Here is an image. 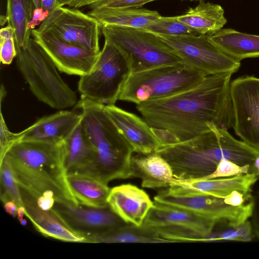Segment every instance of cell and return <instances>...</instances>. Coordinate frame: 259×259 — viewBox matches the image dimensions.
I'll return each mask as SVG.
<instances>
[{"label": "cell", "mask_w": 259, "mask_h": 259, "mask_svg": "<svg viewBox=\"0 0 259 259\" xmlns=\"http://www.w3.org/2000/svg\"><path fill=\"white\" fill-rule=\"evenodd\" d=\"M258 180L254 174L213 179L177 180L178 184L215 197L225 198L234 191H239L246 196L252 195L251 187Z\"/></svg>", "instance_id": "21"}, {"label": "cell", "mask_w": 259, "mask_h": 259, "mask_svg": "<svg viewBox=\"0 0 259 259\" xmlns=\"http://www.w3.org/2000/svg\"><path fill=\"white\" fill-rule=\"evenodd\" d=\"M155 153L168 162L175 177L180 180L205 178L224 159L251 167L259 156L258 151L235 139L228 130L217 127L189 140L160 147Z\"/></svg>", "instance_id": "2"}, {"label": "cell", "mask_w": 259, "mask_h": 259, "mask_svg": "<svg viewBox=\"0 0 259 259\" xmlns=\"http://www.w3.org/2000/svg\"><path fill=\"white\" fill-rule=\"evenodd\" d=\"M1 199L3 203L14 201L18 207L23 206L20 187L15 179L11 163L5 156L0 162Z\"/></svg>", "instance_id": "29"}, {"label": "cell", "mask_w": 259, "mask_h": 259, "mask_svg": "<svg viewBox=\"0 0 259 259\" xmlns=\"http://www.w3.org/2000/svg\"><path fill=\"white\" fill-rule=\"evenodd\" d=\"M178 20L199 34L209 35L222 29L227 21L224 9L219 5L200 1L184 14L177 16Z\"/></svg>", "instance_id": "25"}, {"label": "cell", "mask_w": 259, "mask_h": 259, "mask_svg": "<svg viewBox=\"0 0 259 259\" xmlns=\"http://www.w3.org/2000/svg\"><path fill=\"white\" fill-rule=\"evenodd\" d=\"M101 28L99 21L88 14L78 9L59 6L36 30L49 32L64 42L100 52Z\"/></svg>", "instance_id": "11"}, {"label": "cell", "mask_w": 259, "mask_h": 259, "mask_svg": "<svg viewBox=\"0 0 259 259\" xmlns=\"http://www.w3.org/2000/svg\"><path fill=\"white\" fill-rule=\"evenodd\" d=\"M31 36L58 70L70 75L81 76L89 73L100 52L64 42L49 32H40L36 29L31 31Z\"/></svg>", "instance_id": "14"}, {"label": "cell", "mask_w": 259, "mask_h": 259, "mask_svg": "<svg viewBox=\"0 0 259 259\" xmlns=\"http://www.w3.org/2000/svg\"><path fill=\"white\" fill-rule=\"evenodd\" d=\"M131 73L121 52L105 39L103 49L91 71L80 76L78 90L81 99L104 105H115Z\"/></svg>", "instance_id": "9"}, {"label": "cell", "mask_w": 259, "mask_h": 259, "mask_svg": "<svg viewBox=\"0 0 259 259\" xmlns=\"http://www.w3.org/2000/svg\"><path fill=\"white\" fill-rule=\"evenodd\" d=\"M56 201L54 197L42 195L36 199L38 206L43 210H51Z\"/></svg>", "instance_id": "40"}, {"label": "cell", "mask_w": 259, "mask_h": 259, "mask_svg": "<svg viewBox=\"0 0 259 259\" xmlns=\"http://www.w3.org/2000/svg\"><path fill=\"white\" fill-rule=\"evenodd\" d=\"M6 22H7V19L6 16H1V25H3Z\"/></svg>", "instance_id": "45"}, {"label": "cell", "mask_w": 259, "mask_h": 259, "mask_svg": "<svg viewBox=\"0 0 259 259\" xmlns=\"http://www.w3.org/2000/svg\"><path fill=\"white\" fill-rule=\"evenodd\" d=\"M156 34L195 35L197 32L178 20L177 16H160L158 20L145 29Z\"/></svg>", "instance_id": "31"}, {"label": "cell", "mask_w": 259, "mask_h": 259, "mask_svg": "<svg viewBox=\"0 0 259 259\" xmlns=\"http://www.w3.org/2000/svg\"><path fill=\"white\" fill-rule=\"evenodd\" d=\"M156 0H112L105 7L107 8H140L151 2ZM204 1L205 0H191V1ZM104 8V7H103Z\"/></svg>", "instance_id": "36"}, {"label": "cell", "mask_w": 259, "mask_h": 259, "mask_svg": "<svg viewBox=\"0 0 259 259\" xmlns=\"http://www.w3.org/2000/svg\"><path fill=\"white\" fill-rule=\"evenodd\" d=\"M64 143L67 174H86L95 159V150L82 121Z\"/></svg>", "instance_id": "23"}, {"label": "cell", "mask_w": 259, "mask_h": 259, "mask_svg": "<svg viewBox=\"0 0 259 259\" xmlns=\"http://www.w3.org/2000/svg\"><path fill=\"white\" fill-rule=\"evenodd\" d=\"M253 208L251 218V224L253 234L259 238V191L252 194Z\"/></svg>", "instance_id": "37"}, {"label": "cell", "mask_w": 259, "mask_h": 259, "mask_svg": "<svg viewBox=\"0 0 259 259\" xmlns=\"http://www.w3.org/2000/svg\"><path fill=\"white\" fill-rule=\"evenodd\" d=\"M63 142L20 140L6 156L19 187L37 199L47 191L56 202L78 205L67 181Z\"/></svg>", "instance_id": "3"}, {"label": "cell", "mask_w": 259, "mask_h": 259, "mask_svg": "<svg viewBox=\"0 0 259 259\" xmlns=\"http://www.w3.org/2000/svg\"><path fill=\"white\" fill-rule=\"evenodd\" d=\"M139 154L132 157L131 177L140 179L143 187L167 188L177 182L171 166L160 155Z\"/></svg>", "instance_id": "20"}, {"label": "cell", "mask_w": 259, "mask_h": 259, "mask_svg": "<svg viewBox=\"0 0 259 259\" xmlns=\"http://www.w3.org/2000/svg\"><path fill=\"white\" fill-rule=\"evenodd\" d=\"M152 229L126 223L98 236L85 238V243H170Z\"/></svg>", "instance_id": "27"}, {"label": "cell", "mask_w": 259, "mask_h": 259, "mask_svg": "<svg viewBox=\"0 0 259 259\" xmlns=\"http://www.w3.org/2000/svg\"><path fill=\"white\" fill-rule=\"evenodd\" d=\"M52 210L73 232L85 238L102 235L125 223L109 207L55 202Z\"/></svg>", "instance_id": "13"}, {"label": "cell", "mask_w": 259, "mask_h": 259, "mask_svg": "<svg viewBox=\"0 0 259 259\" xmlns=\"http://www.w3.org/2000/svg\"><path fill=\"white\" fill-rule=\"evenodd\" d=\"M250 167L249 165L242 166L228 159H224L219 162L212 174L202 179L225 178L248 174Z\"/></svg>", "instance_id": "33"}, {"label": "cell", "mask_w": 259, "mask_h": 259, "mask_svg": "<svg viewBox=\"0 0 259 259\" xmlns=\"http://www.w3.org/2000/svg\"><path fill=\"white\" fill-rule=\"evenodd\" d=\"M82 117L81 112L68 110L44 116L21 131V140L63 142L80 122Z\"/></svg>", "instance_id": "18"}, {"label": "cell", "mask_w": 259, "mask_h": 259, "mask_svg": "<svg viewBox=\"0 0 259 259\" xmlns=\"http://www.w3.org/2000/svg\"><path fill=\"white\" fill-rule=\"evenodd\" d=\"M216 225L214 221L187 210L154 201L142 226L191 232L199 235L204 242Z\"/></svg>", "instance_id": "15"}, {"label": "cell", "mask_w": 259, "mask_h": 259, "mask_svg": "<svg viewBox=\"0 0 259 259\" xmlns=\"http://www.w3.org/2000/svg\"><path fill=\"white\" fill-rule=\"evenodd\" d=\"M156 35L174 51L183 64L206 76L227 73L233 74L240 67V62L223 53L207 35Z\"/></svg>", "instance_id": "10"}, {"label": "cell", "mask_w": 259, "mask_h": 259, "mask_svg": "<svg viewBox=\"0 0 259 259\" xmlns=\"http://www.w3.org/2000/svg\"><path fill=\"white\" fill-rule=\"evenodd\" d=\"M60 4H61L62 2L65 1L66 0H58Z\"/></svg>", "instance_id": "47"}, {"label": "cell", "mask_w": 259, "mask_h": 259, "mask_svg": "<svg viewBox=\"0 0 259 259\" xmlns=\"http://www.w3.org/2000/svg\"><path fill=\"white\" fill-rule=\"evenodd\" d=\"M17 51L18 68L39 101L56 109L77 104L75 92L63 80L56 65L32 38L26 48Z\"/></svg>", "instance_id": "5"}, {"label": "cell", "mask_w": 259, "mask_h": 259, "mask_svg": "<svg viewBox=\"0 0 259 259\" xmlns=\"http://www.w3.org/2000/svg\"><path fill=\"white\" fill-rule=\"evenodd\" d=\"M105 39L125 57L131 72L182 63L174 51L158 35L132 27L101 25Z\"/></svg>", "instance_id": "7"}, {"label": "cell", "mask_w": 259, "mask_h": 259, "mask_svg": "<svg viewBox=\"0 0 259 259\" xmlns=\"http://www.w3.org/2000/svg\"><path fill=\"white\" fill-rule=\"evenodd\" d=\"M82 123L95 150V157L86 174L108 184L131 177L134 151L104 109V105L81 99L76 105Z\"/></svg>", "instance_id": "4"}, {"label": "cell", "mask_w": 259, "mask_h": 259, "mask_svg": "<svg viewBox=\"0 0 259 259\" xmlns=\"http://www.w3.org/2000/svg\"><path fill=\"white\" fill-rule=\"evenodd\" d=\"M206 76L183 63L131 72L122 86L118 100L137 105L166 97L196 85Z\"/></svg>", "instance_id": "6"}, {"label": "cell", "mask_w": 259, "mask_h": 259, "mask_svg": "<svg viewBox=\"0 0 259 259\" xmlns=\"http://www.w3.org/2000/svg\"><path fill=\"white\" fill-rule=\"evenodd\" d=\"M104 109L134 152L148 154L159 148L160 144L151 127L143 118L115 105H104Z\"/></svg>", "instance_id": "16"}, {"label": "cell", "mask_w": 259, "mask_h": 259, "mask_svg": "<svg viewBox=\"0 0 259 259\" xmlns=\"http://www.w3.org/2000/svg\"><path fill=\"white\" fill-rule=\"evenodd\" d=\"M235 134L259 151V78L238 77L230 84Z\"/></svg>", "instance_id": "12"}, {"label": "cell", "mask_w": 259, "mask_h": 259, "mask_svg": "<svg viewBox=\"0 0 259 259\" xmlns=\"http://www.w3.org/2000/svg\"><path fill=\"white\" fill-rule=\"evenodd\" d=\"M8 24L15 30L16 49L25 48L30 39L31 31L27 28L35 7L32 0H6Z\"/></svg>", "instance_id": "28"}, {"label": "cell", "mask_w": 259, "mask_h": 259, "mask_svg": "<svg viewBox=\"0 0 259 259\" xmlns=\"http://www.w3.org/2000/svg\"><path fill=\"white\" fill-rule=\"evenodd\" d=\"M252 196V194L248 196L239 191H234L224 198V201L227 204L232 206H240L251 200Z\"/></svg>", "instance_id": "38"}, {"label": "cell", "mask_w": 259, "mask_h": 259, "mask_svg": "<svg viewBox=\"0 0 259 259\" xmlns=\"http://www.w3.org/2000/svg\"><path fill=\"white\" fill-rule=\"evenodd\" d=\"M109 207L125 223L142 226L154 202L143 190L130 184L111 189L107 199Z\"/></svg>", "instance_id": "17"}, {"label": "cell", "mask_w": 259, "mask_h": 259, "mask_svg": "<svg viewBox=\"0 0 259 259\" xmlns=\"http://www.w3.org/2000/svg\"><path fill=\"white\" fill-rule=\"evenodd\" d=\"M35 8H40L41 7V0H32Z\"/></svg>", "instance_id": "44"}, {"label": "cell", "mask_w": 259, "mask_h": 259, "mask_svg": "<svg viewBox=\"0 0 259 259\" xmlns=\"http://www.w3.org/2000/svg\"><path fill=\"white\" fill-rule=\"evenodd\" d=\"M112 0H66L59 6H67L69 8L78 9L88 6L91 10L99 9L106 6Z\"/></svg>", "instance_id": "35"}, {"label": "cell", "mask_w": 259, "mask_h": 259, "mask_svg": "<svg viewBox=\"0 0 259 259\" xmlns=\"http://www.w3.org/2000/svg\"><path fill=\"white\" fill-rule=\"evenodd\" d=\"M88 14L101 25H114L145 29L161 15L156 11L140 8H107L91 10Z\"/></svg>", "instance_id": "22"}, {"label": "cell", "mask_w": 259, "mask_h": 259, "mask_svg": "<svg viewBox=\"0 0 259 259\" xmlns=\"http://www.w3.org/2000/svg\"><path fill=\"white\" fill-rule=\"evenodd\" d=\"M25 215L43 236L65 242L85 243V238L70 230L51 209L43 210L36 199L20 187Z\"/></svg>", "instance_id": "19"}, {"label": "cell", "mask_w": 259, "mask_h": 259, "mask_svg": "<svg viewBox=\"0 0 259 259\" xmlns=\"http://www.w3.org/2000/svg\"><path fill=\"white\" fill-rule=\"evenodd\" d=\"M221 228H214L204 242L235 241L248 242L252 240L253 235L251 222L248 220L235 227L219 225Z\"/></svg>", "instance_id": "30"}, {"label": "cell", "mask_w": 259, "mask_h": 259, "mask_svg": "<svg viewBox=\"0 0 259 259\" xmlns=\"http://www.w3.org/2000/svg\"><path fill=\"white\" fill-rule=\"evenodd\" d=\"M60 5L58 0H41V8L50 14Z\"/></svg>", "instance_id": "41"}, {"label": "cell", "mask_w": 259, "mask_h": 259, "mask_svg": "<svg viewBox=\"0 0 259 259\" xmlns=\"http://www.w3.org/2000/svg\"><path fill=\"white\" fill-rule=\"evenodd\" d=\"M4 207L5 211L14 218L17 216L18 205L14 201H9L4 203Z\"/></svg>", "instance_id": "42"}, {"label": "cell", "mask_w": 259, "mask_h": 259, "mask_svg": "<svg viewBox=\"0 0 259 259\" xmlns=\"http://www.w3.org/2000/svg\"><path fill=\"white\" fill-rule=\"evenodd\" d=\"M20 223L23 226H26V224H27V222L26 220H25L24 219H23Z\"/></svg>", "instance_id": "46"}, {"label": "cell", "mask_w": 259, "mask_h": 259, "mask_svg": "<svg viewBox=\"0 0 259 259\" xmlns=\"http://www.w3.org/2000/svg\"><path fill=\"white\" fill-rule=\"evenodd\" d=\"M154 201L181 208L214 221L217 225L235 227L250 218L253 202L234 206L227 204L224 198L188 188L178 184L160 191Z\"/></svg>", "instance_id": "8"}, {"label": "cell", "mask_w": 259, "mask_h": 259, "mask_svg": "<svg viewBox=\"0 0 259 259\" xmlns=\"http://www.w3.org/2000/svg\"><path fill=\"white\" fill-rule=\"evenodd\" d=\"M25 209L24 206L18 207L16 217L20 222L24 219L23 217L25 215Z\"/></svg>", "instance_id": "43"}, {"label": "cell", "mask_w": 259, "mask_h": 259, "mask_svg": "<svg viewBox=\"0 0 259 259\" xmlns=\"http://www.w3.org/2000/svg\"><path fill=\"white\" fill-rule=\"evenodd\" d=\"M207 35L220 50L237 61L259 57L258 35L245 33L232 28H222Z\"/></svg>", "instance_id": "24"}, {"label": "cell", "mask_w": 259, "mask_h": 259, "mask_svg": "<svg viewBox=\"0 0 259 259\" xmlns=\"http://www.w3.org/2000/svg\"><path fill=\"white\" fill-rule=\"evenodd\" d=\"M49 14V12L44 11L41 8H35L33 11L32 17L27 24L28 30L31 31L36 26L40 25Z\"/></svg>", "instance_id": "39"}, {"label": "cell", "mask_w": 259, "mask_h": 259, "mask_svg": "<svg viewBox=\"0 0 259 259\" xmlns=\"http://www.w3.org/2000/svg\"><path fill=\"white\" fill-rule=\"evenodd\" d=\"M1 62L3 64H11L17 56V51L15 39V30L8 24L0 30Z\"/></svg>", "instance_id": "32"}, {"label": "cell", "mask_w": 259, "mask_h": 259, "mask_svg": "<svg viewBox=\"0 0 259 259\" xmlns=\"http://www.w3.org/2000/svg\"><path fill=\"white\" fill-rule=\"evenodd\" d=\"M232 75L206 76L189 89L141 103L136 108L151 127L167 131L180 142L214 127L228 130L234 122Z\"/></svg>", "instance_id": "1"}, {"label": "cell", "mask_w": 259, "mask_h": 259, "mask_svg": "<svg viewBox=\"0 0 259 259\" xmlns=\"http://www.w3.org/2000/svg\"><path fill=\"white\" fill-rule=\"evenodd\" d=\"M67 181L79 204L98 208L109 206L107 199L111 189L108 184L90 176L79 173L67 174Z\"/></svg>", "instance_id": "26"}, {"label": "cell", "mask_w": 259, "mask_h": 259, "mask_svg": "<svg viewBox=\"0 0 259 259\" xmlns=\"http://www.w3.org/2000/svg\"><path fill=\"white\" fill-rule=\"evenodd\" d=\"M22 139L21 132L14 133L11 132L5 122L1 104L0 113V162L11 148L17 142Z\"/></svg>", "instance_id": "34"}]
</instances>
